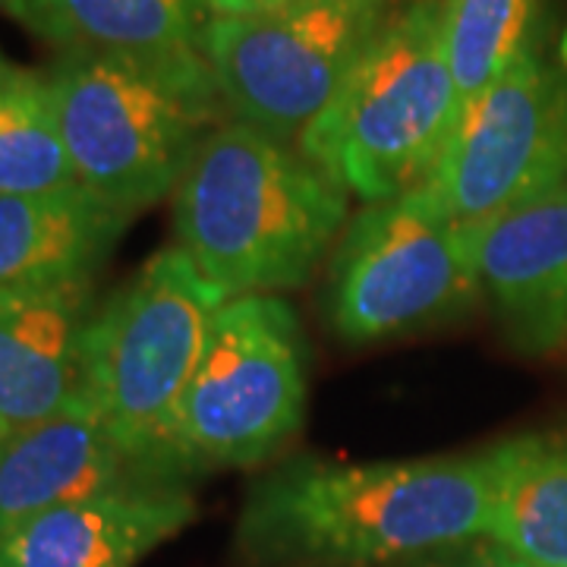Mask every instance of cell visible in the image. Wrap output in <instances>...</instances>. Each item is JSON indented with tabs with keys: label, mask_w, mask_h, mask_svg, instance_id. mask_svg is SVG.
Returning <instances> with one entry per match:
<instances>
[{
	"label": "cell",
	"mask_w": 567,
	"mask_h": 567,
	"mask_svg": "<svg viewBox=\"0 0 567 567\" xmlns=\"http://www.w3.org/2000/svg\"><path fill=\"white\" fill-rule=\"evenodd\" d=\"M492 447L413 461L287 457L249 486L234 546L249 565L379 567L488 536Z\"/></svg>",
	"instance_id": "1"
},
{
	"label": "cell",
	"mask_w": 567,
	"mask_h": 567,
	"mask_svg": "<svg viewBox=\"0 0 567 567\" xmlns=\"http://www.w3.org/2000/svg\"><path fill=\"white\" fill-rule=\"evenodd\" d=\"M177 246L221 300L287 293L328 259L350 193L290 142L221 121L174 189Z\"/></svg>",
	"instance_id": "2"
},
{
	"label": "cell",
	"mask_w": 567,
	"mask_h": 567,
	"mask_svg": "<svg viewBox=\"0 0 567 567\" xmlns=\"http://www.w3.org/2000/svg\"><path fill=\"white\" fill-rule=\"evenodd\" d=\"M44 76L76 183L130 221L174 196L196 148L227 121L203 48L58 51Z\"/></svg>",
	"instance_id": "3"
},
{
	"label": "cell",
	"mask_w": 567,
	"mask_h": 567,
	"mask_svg": "<svg viewBox=\"0 0 567 567\" xmlns=\"http://www.w3.org/2000/svg\"><path fill=\"white\" fill-rule=\"evenodd\" d=\"M457 121L445 0H406L297 148L350 199L382 203L432 181Z\"/></svg>",
	"instance_id": "4"
},
{
	"label": "cell",
	"mask_w": 567,
	"mask_h": 567,
	"mask_svg": "<svg viewBox=\"0 0 567 567\" xmlns=\"http://www.w3.org/2000/svg\"><path fill=\"white\" fill-rule=\"evenodd\" d=\"M221 303L181 246H167L92 316L85 401L123 454L155 480L183 483L174 466L177 413Z\"/></svg>",
	"instance_id": "5"
},
{
	"label": "cell",
	"mask_w": 567,
	"mask_h": 567,
	"mask_svg": "<svg viewBox=\"0 0 567 567\" xmlns=\"http://www.w3.org/2000/svg\"><path fill=\"white\" fill-rule=\"evenodd\" d=\"M306 338L278 293L224 300L183 391L174 429L177 476L275 461L306 420Z\"/></svg>",
	"instance_id": "6"
},
{
	"label": "cell",
	"mask_w": 567,
	"mask_h": 567,
	"mask_svg": "<svg viewBox=\"0 0 567 567\" xmlns=\"http://www.w3.org/2000/svg\"><path fill=\"white\" fill-rule=\"evenodd\" d=\"M483 300L473 237L420 183L363 205L328 256L324 322L353 347L382 344L466 316Z\"/></svg>",
	"instance_id": "7"
},
{
	"label": "cell",
	"mask_w": 567,
	"mask_h": 567,
	"mask_svg": "<svg viewBox=\"0 0 567 567\" xmlns=\"http://www.w3.org/2000/svg\"><path fill=\"white\" fill-rule=\"evenodd\" d=\"M567 181V25L539 17L461 114L432 193L470 237Z\"/></svg>",
	"instance_id": "8"
},
{
	"label": "cell",
	"mask_w": 567,
	"mask_h": 567,
	"mask_svg": "<svg viewBox=\"0 0 567 567\" xmlns=\"http://www.w3.org/2000/svg\"><path fill=\"white\" fill-rule=\"evenodd\" d=\"M406 0H303L208 17L203 54L230 121L297 145Z\"/></svg>",
	"instance_id": "9"
},
{
	"label": "cell",
	"mask_w": 567,
	"mask_h": 567,
	"mask_svg": "<svg viewBox=\"0 0 567 567\" xmlns=\"http://www.w3.org/2000/svg\"><path fill=\"white\" fill-rule=\"evenodd\" d=\"M483 300L527 357L567 347V181L473 237Z\"/></svg>",
	"instance_id": "10"
},
{
	"label": "cell",
	"mask_w": 567,
	"mask_h": 567,
	"mask_svg": "<svg viewBox=\"0 0 567 567\" xmlns=\"http://www.w3.org/2000/svg\"><path fill=\"white\" fill-rule=\"evenodd\" d=\"M193 517L183 483L133 480L35 517L0 543V567H136Z\"/></svg>",
	"instance_id": "11"
},
{
	"label": "cell",
	"mask_w": 567,
	"mask_h": 567,
	"mask_svg": "<svg viewBox=\"0 0 567 567\" xmlns=\"http://www.w3.org/2000/svg\"><path fill=\"white\" fill-rule=\"evenodd\" d=\"M95 281L0 297V432L85 404Z\"/></svg>",
	"instance_id": "12"
},
{
	"label": "cell",
	"mask_w": 567,
	"mask_h": 567,
	"mask_svg": "<svg viewBox=\"0 0 567 567\" xmlns=\"http://www.w3.org/2000/svg\"><path fill=\"white\" fill-rule=\"evenodd\" d=\"M155 480L123 454L89 401L61 416L0 432V543L54 507Z\"/></svg>",
	"instance_id": "13"
},
{
	"label": "cell",
	"mask_w": 567,
	"mask_h": 567,
	"mask_svg": "<svg viewBox=\"0 0 567 567\" xmlns=\"http://www.w3.org/2000/svg\"><path fill=\"white\" fill-rule=\"evenodd\" d=\"M130 218L73 183L0 196V297L95 281Z\"/></svg>",
	"instance_id": "14"
},
{
	"label": "cell",
	"mask_w": 567,
	"mask_h": 567,
	"mask_svg": "<svg viewBox=\"0 0 567 567\" xmlns=\"http://www.w3.org/2000/svg\"><path fill=\"white\" fill-rule=\"evenodd\" d=\"M3 13L58 51L174 54L203 48L208 0H7Z\"/></svg>",
	"instance_id": "15"
},
{
	"label": "cell",
	"mask_w": 567,
	"mask_h": 567,
	"mask_svg": "<svg viewBox=\"0 0 567 567\" xmlns=\"http://www.w3.org/2000/svg\"><path fill=\"white\" fill-rule=\"evenodd\" d=\"M488 536L533 567H567V429L492 445Z\"/></svg>",
	"instance_id": "16"
},
{
	"label": "cell",
	"mask_w": 567,
	"mask_h": 567,
	"mask_svg": "<svg viewBox=\"0 0 567 567\" xmlns=\"http://www.w3.org/2000/svg\"><path fill=\"white\" fill-rule=\"evenodd\" d=\"M58 107L44 70H0V196H35L73 186Z\"/></svg>",
	"instance_id": "17"
},
{
	"label": "cell",
	"mask_w": 567,
	"mask_h": 567,
	"mask_svg": "<svg viewBox=\"0 0 567 567\" xmlns=\"http://www.w3.org/2000/svg\"><path fill=\"white\" fill-rule=\"evenodd\" d=\"M536 17L539 0H445L447 61L461 114L520 51Z\"/></svg>",
	"instance_id": "18"
},
{
	"label": "cell",
	"mask_w": 567,
	"mask_h": 567,
	"mask_svg": "<svg viewBox=\"0 0 567 567\" xmlns=\"http://www.w3.org/2000/svg\"><path fill=\"white\" fill-rule=\"evenodd\" d=\"M423 567H533L520 555H514L511 548L495 543L492 536L473 539L464 546L445 548L439 555H432Z\"/></svg>",
	"instance_id": "19"
},
{
	"label": "cell",
	"mask_w": 567,
	"mask_h": 567,
	"mask_svg": "<svg viewBox=\"0 0 567 567\" xmlns=\"http://www.w3.org/2000/svg\"><path fill=\"white\" fill-rule=\"evenodd\" d=\"M303 0H208L212 17H240V13H262V10H278Z\"/></svg>",
	"instance_id": "20"
},
{
	"label": "cell",
	"mask_w": 567,
	"mask_h": 567,
	"mask_svg": "<svg viewBox=\"0 0 567 567\" xmlns=\"http://www.w3.org/2000/svg\"><path fill=\"white\" fill-rule=\"evenodd\" d=\"M7 63H10V61H7V58H3V54H0V70H3V66H7Z\"/></svg>",
	"instance_id": "21"
},
{
	"label": "cell",
	"mask_w": 567,
	"mask_h": 567,
	"mask_svg": "<svg viewBox=\"0 0 567 567\" xmlns=\"http://www.w3.org/2000/svg\"><path fill=\"white\" fill-rule=\"evenodd\" d=\"M3 7H7V0H0V10H3Z\"/></svg>",
	"instance_id": "22"
}]
</instances>
